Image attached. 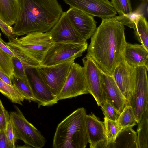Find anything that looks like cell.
Wrapping results in <instances>:
<instances>
[{
  "instance_id": "6da1fadb",
  "label": "cell",
  "mask_w": 148,
  "mask_h": 148,
  "mask_svg": "<svg viewBox=\"0 0 148 148\" xmlns=\"http://www.w3.org/2000/svg\"><path fill=\"white\" fill-rule=\"evenodd\" d=\"M125 29L117 16L102 18L87 49L101 70L112 76L116 68L124 60L126 43Z\"/></svg>"
},
{
  "instance_id": "ffe728a7",
  "label": "cell",
  "mask_w": 148,
  "mask_h": 148,
  "mask_svg": "<svg viewBox=\"0 0 148 148\" xmlns=\"http://www.w3.org/2000/svg\"><path fill=\"white\" fill-rule=\"evenodd\" d=\"M132 126L123 128L118 133L114 142L108 148H138L137 132Z\"/></svg>"
},
{
  "instance_id": "ac0fdd59",
  "label": "cell",
  "mask_w": 148,
  "mask_h": 148,
  "mask_svg": "<svg viewBox=\"0 0 148 148\" xmlns=\"http://www.w3.org/2000/svg\"><path fill=\"white\" fill-rule=\"evenodd\" d=\"M123 58L124 60L132 66H143L148 69V51L141 44L126 42Z\"/></svg>"
},
{
  "instance_id": "44dd1931",
  "label": "cell",
  "mask_w": 148,
  "mask_h": 148,
  "mask_svg": "<svg viewBox=\"0 0 148 148\" xmlns=\"http://www.w3.org/2000/svg\"><path fill=\"white\" fill-rule=\"evenodd\" d=\"M20 9L19 0H0V18L11 26L17 19Z\"/></svg>"
},
{
  "instance_id": "e0dca14e",
  "label": "cell",
  "mask_w": 148,
  "mask_h": 148,
  "mask_svg": "<svg viewBox=\"0 0 148 148\" xmlns=\"http://www.w3.org/2000/svg\"><path fill=\"white\" fill-rule=\"evenodd\" d=\"M86 129L88 143L90 148L106 140L104 122L100 121L93 113L87 115Z\"/></svg>"
},
{
  "instance_id": "484cf974",
  "label": "cell",
  "mask_w": 148,
  "mask_h": 148,
  "mask_svg": "<svg viewBox=\"0 0 148 148\" xmlns=\"http://www.w3.org/2000/svg\"><path fill=\"white\" fill-rule=\"evenodd\" d=\"M104 122L106 138V148H108L109 144L114 142L118 133L122 128L119 125L116 121L110 120L105 117Z\"/></svg>"
},
{
  "instance_id": "d6986e66",
  "label": "cell",
  "mask_w": 148,
  "mask_h": 148,
  "mask_svg": "<svg viewBox=\"0 0 148 148\" xmlns=\"http://www.w3.org/2000/svg\"><path fill=\"white\" fill-rule=\"evenodd\" d=\"M130 19L135 38L148 51V23L146 18L136 11L132 12Z\"/></svg>"
},
{
  "instance_id": "83f0119b",
  "label": "cell",
  "mask_w": 148,
  "mask_h": 148,
  "mask_svg": "<svg viewBox=\"0 0 148 148\" xmlns=\"http://www.w3.org/2000/svg\"><path fill=\"white\" fill-rule=\"evenodd\" d=\"M110 2L119 16L128 17L132 12L130 0H111Z\"/></svg>"
},
{
  "instance_id": "8992f818",
  "label": "cell",
  "mask_w": 148,
  "mask_h": 148,
  "mask_svg": "<svg viewBox=\"0 0 148 148\" xmlns=\"http://www.w3.org/2000/svg\"><path fill=\"white\" fill-rule=\"evenodd\" d=\"M75 58L57 65L35 68L36 73L56 97L63 88Z\"/></svg>"
},
{
  "instance_id": "4fadbf2b",
  "label": "cell",
  "mask_w": 148,
  "mask_h": 148,
  "mask_svg": "<svg viewBox=\"0 0 148 148\" xmlns=\"http://www.w3.org/2000/svg\"><path fill=\"white\" fill-rule=\"evenodd\" d=\"M49 31L54 42H87L72 23L66 12H63L59 19Z\"/></svg>"
},
{
  "instance_id": "f1b7e54d",
  "label": "cell",
  "mask_w": 148,
  "mask_h": 148,
  "mask_svg": "<svg viewBox=\"0 0 148 148\" xmlns=\"http://www.w3.org/2000/svg\"><path fill=\"white\" fill-rule=\"evenodd\" d=\"M100 107L105 117L113 121H117L121 113L109 101L105 100Z\"/></svg>"
},
{
  "instance_id": "8d00e7d4",
  "label": "cell",
  "mask_w": 148,
  "mask_h": 148,
  "mask_svg": "<svg viewBox=\"0 0 148 148\" xmlns=\"http://www.w3.org/2000/svg\"><path fill=\"white\" fill-rule=\"evenodd\" d=\"M142 0V1H147V2L148 1V0Z\"/></svg>"
},
{
  "instance_id": "5b68a950",
  "label": "cell",
  "mask_w": 148,
  "mask_h": 148,
  "mask_svg": "<svg viewBox=\"0 0 148 148\" xmlns=\"http://www.w3.org/2000/svg\"><path fill=\"white\" fill-rule=\"evenodd\" d=\"M15 111L10 113L16 139L23 141L31 147L40 148L44 146L46 140L40 132L24 116L19 108L14 106Z\"/></svg>"
},
{
  "instance_id": "1f68e13d",
  "label": "cell",
  "mask_w": 148,
  "mask_h": 148,
  "mask_svg": "<svg viewBox=\"0 0 148 148\" xmlns=\"http://www.w3.org/2000/svg\"><path fill=\"white\" fill-rule=\"evenodd\" d=\"M10 120V114L5 108L0 99V130L5 129Z\"/></svg>"
},
{
  "instance_id": "52a82bcc",
  "label": "cell",
  "mask_w": 148,
  "mask_h": 148,
  "mask_svg": "<svg viewBox=\"0 0 148 148\" xmlns=\"http://www.w3.org/2000/svg\"><path fill=\"white\" fill-rule=\"evenodd\" d=\"M88 46L87 42H79L66 41L54 42L47 52L41 66L54 65L72 58L80 57L87 50Z\"/></svg>"
},
{
  "instance_id": "d590c367",
  "label": "cell",
  "mask_w": 148,
  "mask_h": 148,
  "mask_svg": "<svg viewBox=\"0 0 148 148\" xmlns=\"http://www.w3.org/2000/svg\"><path fill=\"white\" fill-rule=\"evenodd\" d=\"M0 78L7 84L13 85L10 78L5 73L0 71Z\"/></svg>"
},
{
  "instance_id": "7a4b0ae2",
  "label": "cell",
  "mask_w": 148,
  "mask_h": 148,
  "mask_svg": "<svg viewBox=\"0 0 148 148\" xmlns=\"http://www.w3.org/2000/svg\"><path fill=\"white\" fill-rule=\"evenodd\" d=\"M19 13L13 27L15 38L35 32L49 31L63 12L57 0H19Z\"/></svg>"
},
{
  "instance_id": "cb8c5ba5",
  "label": "cell",
  "mask_w": 148,
  "mask_h": 148,
  "mask_svg": "<svg viewBox=\"0 0 148 148\" xmlns=\"http://www.w3.org/2000/svg\"><path fill=\"white\" fill-rule=\"evenodd\" d=\"M0 92L14 103L22 105L25 99L24 96L15 86L7 84L0 78Z\"/></svg>"
},
{
  "instance_id": "7402d4cb",
  "label": "cell",
  "mask_w": 148,
  "mask_h": 148,
  "mask_svg": "<svg viewBox=\"0 0 148 148\" xmlns=\"http://www.w3.org/2000/svg\"><path fill=\"white\" fill-rule=\"evenodd\" d=\"M148 107L137 123V134L138 148H148Z\"/></svg>"
},
{
  "instance_id": "ba28073f",
  "label": "cell",
  "mask_w": 148,
  "mask_h": 148,
  "mask_svg": "<svg viewBox=\"0 0 148 148\" xmlns=\"http://www.w3.org/2000/svg\"><path fill=\"white\" fill-rule=\"evenodd\" d=\"M84 68L74 62L65 83L57 97L58 101L88 94Z\"/></svg>"
},
{
  "instance_id": "7c38bea8",
  "label": "cell",
  "mask_w": 148,
  "mask_h": 148,
  "mask_svg": "<svg viewBox=\"0 0 148 148\" xmlns=\"http://www.w3.org/2000/svg\"><path fill=\"white\" fill-rule=\"evenodd\" d=\"M73 8L93 17L101 18L115 16L117 12L108 0H63Z\"/></svg>"
},
{
  "instance_id": "4316f807",
  "label": "cell",
  "mask_w": 148,
  "mask_h": 148,
  "mask_svg": "<svg viewBox=\"0 0 148 148\" xmlns=\"http://www.w3.org/2000/svg\"><path fill=\"white\" fill-rule=\"evenodd\" d=\"M0 71L10 78L13 74L12 57L0 48Z\"/></svg>"
},
{
  "instance_id": "4dcf8cb0",
  "label": "cell",
  "mask_w": 148,
  "mask_h": 148,
  "mask_svg": "<svg viewBox=\"0 0 148 148\" xmlns=\"http://www.w3.org/2000/svg\"><path fill=\"white\" fill-rule=\"evenodd\" d=\"M7 138L9 148L16 147V139L14 129L12 123L10 120L8 122L5 129Z\"/></svg>"
},
{
  "instance_id": "836d02e7",
  "label": "cell",
  "mask_w": 148,
  "mask_h": 148,
  "mask_svg": "<svg viewBox=\"0 0 148 148\" xmlns=\"http://www.w3.org/2000/svg\"><path fill=\"white\" fill-rule=\"evenodd\" d=\"M0 148H9L5 130H0Z\"/></svg>"
},
{
  "instance_id": "f546056e",
  "label": "cell",
  "mask_w": 148,
  "mask_h": 148,
  "mask_svg": "<svg viewBox=\"0 0 148 148\" xmlns=\"http://www.w3.org/2000/svg\"><path fill=\"white\" fill-rule=\"evenodd\" d=\"M13 66V74L21 79H28L24 68L20 60L17 57H12Z\"/></svg>"
},
{
  "instance_id": "9a60e30c",
  "label": "cell",
  "mask_w": 148,
  "mask_h": 148,
  "mask_svg": "<svg viewBox=\"0 0 148 148\" xmlns=\"http://www.w3.org/2000/svg\"><path fill=\"white\" fill-rule=\"evenodd\" d=\"M29 68L26 72L29 75V80L36 102L38 107L53 106L58 102L56 97L52 93L45 84L33 71Z\"/></svg>"
},
{
  "instance_id": "9c48e42d",
  "label": "cell",
  "mask_w": 148,
  "mask_h": 148,
  "mask_svg": "<svg viewBox=\"0 0 148 148\" xmlns=\"http://www.w3.org/2000/svg\"><path fill=\"white\" fill-rule=\"evenodd\" d=\"M82 61L88 93L101 106L105 101L101 83L102 71L88 53Z\"/></svg>"
},
{
  "instance_id": "2e32d148",
  "label": "cell",
  "mask_w": 148,
  "mask_h": 148,
  "mask_svg": "<svg viewBox=\"0 0 148 148\" xmlns=\"http://www.w3.org/2000/svg\"><path fill=\"white\" fill-rule=\"evenodd\" d=\"M101 83L105 100L121 113L127 105V101L113 77L102 71Z\"/></svg>"
},
{
  "instance_id": "d4e9b609",
  "label": "cell",
  "mask_w": 148,
  "mask_h": 148,
  "mask_svg": "<svg viewBox=\"0 0 148 148\" xmlns=\"http://www.w3.org/2000/svg\"><path fill=\"white\" fill-rule=\"evenodd\" d=\"M116 122L122 128L128 126H134L136 122L133 107L131 105L126 106L121 113Z\"/></svg>"
},
{
  "instance_id": "3957f363",
  "label": "cell",
  "mask_w": 148,
  "mask_h": 148,
  "mask_svg": "<svg viewBox=\"0 0 148 148\" xmlns=\"http://www.w3.org/2000/svg\"><path fill=\"white\" fill-rule=\"evenodd\" d=\"M54 42L49 31L30 32L6 43L26 69L41 66L47 52Z\"/></svg>"
},
{
  "instance_id": "8fae6325",
  "label": "cell",
  "mask_w": 148,
  "mask_h": 148,
  "mask_svg": "<svg viewBox=\"0 0 148 148\" xmlns=\"http://www.w3.org/2000/svg\"><path fill=\"white\" fill-rule=\"evenodd\" d=\"M117 85L130 105L137 78V67L132 66L124 60L116 68L112 74Z\"/></svg>"
},
{
  "instance_id": "d6a6232c",
  "label": "cell",
  "mask_w": 148,
  "mask_h": 148,
  "mask_svg": "<svg viewBox=\"0 0 148 148\" xmlns=\"http://www.w3.org/2000/svg\"><path fill=\"white\" fill-rule=\"evenodd\" d=\"M0 28L3 33L7 36L9 41L15 38L13 35V28L5 23L0 18Z\"/></svg>"
},
{
  "instance_id": "30bf717a",
  "label": "cell",
  "mask_w": 148,
  "mask_h": 148,
  "mask_svg": "<svg viewBox=\"0 0 148 148\" xmlns=\"http://www.w3.org/2000/svg\"><path fill=\"white\" fill-rule=\"evenodd\" d=\"M148 71L145 66L137 67L136 81L130 105L134 109L137 123L148 107Z\"/></svg>"
},
{
  "instance_id": "e575fe53",
  "label": "cell",
  "mask_w": 148,
  "mask_h": 148,
  "mask_svg": "<svg viewBox=\"0 0 148 148\" xmlns=\"http://www.w3.org/2000/svg\"><path fill=\"white\" fill-rule=\"evenodd\" d=\"M0 48L3 51L12 57L15 56L14 53L10 49L6 43L2 39L1 33H0Z\"/></svg>"
},
{
  "instance_id": "603a6c76",
  "label": "cell",
  "mask_w": 148,
  "mask_h": 148,
  "mask_svg": "<svg viewBox=\"0 0 148 148\" xmlns=\"http://www.w3.org/2000/svg\"><path fill=\"white\" fill-rule=\"evenodd\" d=\"M10 79L12 85L22 94L25 99L29 102L32 101L36 102L29 78L26 79H22L13 74Z\"/></svg>"
},
{
  "instance_id": "5bb4252c",
  "label": "cell",
  "mask_w": 148,
  "mask_h": 148,
  "mask_svg": "<svg viewBox=\"0 0 148 148\" xmlns=\"http://www.w3.org/2000/svg\"><path fill=\"white\" fill-rule=\"evenodd\" d=\"M70 21L86 40L96 29L97 22L94 17L77 9L70 7L66 11Z\"/></svg>"
},
{
  "instance_id": "277c9868",
  "label": "cell",
  "mask_w": 148,
  "mask_h": 148,
  "mask_svg": "<svg viewBox=\"0 0 148 148\" xmlns=\"http://www.w3.org/2000/svg\"><path fill=\"white\" fill-rule=\"evenodd\" d=\"M86 111L78 108L58 125L53 138V148H85L88 141L86 129Z\"/></svg>"
}]
</instances>
